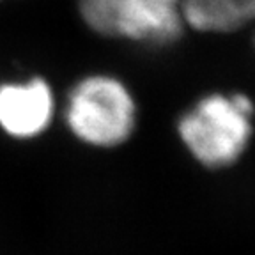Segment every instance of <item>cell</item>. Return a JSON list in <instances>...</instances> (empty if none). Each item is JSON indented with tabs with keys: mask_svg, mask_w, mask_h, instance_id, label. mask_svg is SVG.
<instances>
[{
	"mask_svg": "<svg viewBox=\"0 0 255 255\" xmlns=\"http://www.w3.org/2000/svg\"><path fill=\"white\" fill-rule=\"evenodd\" d=\"M60 112L73 138L91 149L121 147L138 128L135 94L123 78L112 73H89L76 80Z\"/></svg>",
	"mask_w": 255,
	"mask_h": 255,
	"instance_id": "cell-2",
	"label": "cell"
},
{
	"mask_svg": "<svg viewBox=\"0 0 255 255\" xmlns=\"http://www.w3.org/2000/svg\"><path fill=\"white\" fill-rule=\"evenodd\" d=\"M186 28L202 34H231L255 21V0H183Z\"/></svg>",
	"mask_w": 255,
	"mask_h": 255,
	"instance_id": "cell-5",
	"label": "cell"
},
{
	"mask_svg": "<svg viewBox=\"0 0 255 255\" xmlns=\"http://www.w3.org/2000/svg\"><path fill=\"white\" fill-rule=\"evenodd\" d=\"M59 103L44 76L0 82V131L18 142L37 140L53 126Z\"/></svg>",
	"mask_w": 255,
	"mask_h": 255,
	"instance_id": "cell-4",
	"label": "cell"
},
{
	"mask_svg": "<svg viewBox=\"0 0 255 255\" xmlns=\"http://www.w3.org/2000/svg\"><path fill=\"white\" fill-rule=\"evenodd\" d=\"M0 2H4V0H0Z\"/></svg>",
	"mask_w": 255,
	"mask_h": 255,
	"instance_id": "cell-6",
	"label": "cell"
},
{
	"mask_svg": "<svg viewBox=\"0 0 255 255\" xmlns=\"http://www.w3.org/2000/svg\"><path fill=\"white\" fill-rule=\"evenodd\" d=\"M186 152L207 170H225L243 158L255 133V103L245 92H207L175 123Z\"/></svg>",
	"mask_w": 255,
	"mask_h": 255,
	"instance_id": "cell-1",
	"label": "cell"
},
{
	"mask_svg": "<svg viewBox=\"0 0 255 255\" xmlns=\"http://www.w3.org/2000/svg\"><path fill=\"white\" fill-rule=\"evenodd\" d=\"M76 9L98 36L149 48L175 44L186 30L183 0H76Z\"/></svg>",
	"mask_w": 255,
	"mask_h": 255,
	"instance_id": "cell-3",
	"label": "cell"
}]
</instances>
